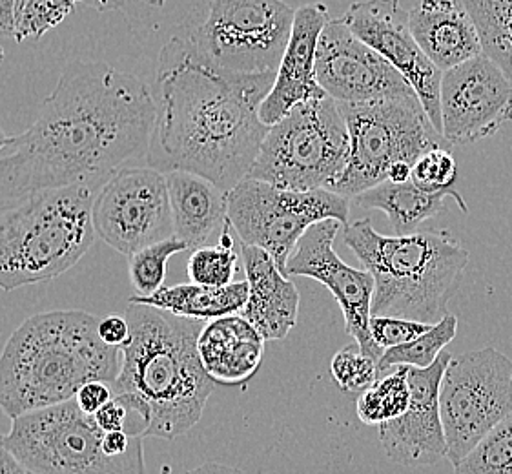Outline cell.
<instances>
[{
	"instance_id": "bcb514c9",
	"label": "cell",
	"mask_w": 512,
	"mask_h": 474,
	"mask_svg": "<svg viewBox=\"0 0 512 474\" xmlns=\"http://www.w3.org/2000/svg\"><path fill=\"white\" fill-rule=\"evenodd\" d=\"M31 474H33V473H31Z\"/></svg>"
},
{
	"instance_id": "603a6c76",
	"label": "cell",
	"mask_w": 512,
	"mask_h": 474,
	"mask_svg": "<svg viewBox=\"0 0 512 474\" xmlns=\"http://www.w3.org/2000/svg\"><path fill=\"white\" fill-rule=\"evenodd\" d=\"M168 196L174 219V236L188 250L205 247L228 223V194L205 177L190 172H168Z\"/></svg>"
},
{
	"instance_id": "7a4b0ae2",
	"label": "cell",
	"mask_w": 512,
	"mask_h": 474,
	"mask_svg": "<svg viewBox=\"0 0 512 474\" xmlns=\"http://www.w3.org/2000/svg\"><path fill=\"white\" fill-rule=\"evenodd\" d=\"M276 73H228L179 35L159 55L157 119L146 165L205 177L226 194L248 177L268 134L259 117Z\"/></svg>"
},
{
	"instance_id": "f35d334b",
	"label": "cell",
	"mask_w": 512,
	"mask_h": 474,
	"mask_svg": "<svg viewBox=\"0 0 512 474\" xmlns=\"http://www.w3.org/2000/svg\"><path fill=\"white\" fill-rule=\"evenodd\" d=\"M21 0H0V37L15 35V21Z\"/></svg>"
},
{
	"instance_id": "4fadbf2b",
	"label": "cell",
	"mask_w": 512,
	"mask_h": 474,
	"mask_svg": "<svg viewBox=\"0 0 512 474\" xmlns=\"http://www.w3.org/2000/svg\"><path fill=\"white\" fill-rule=\"evenodd\" d=\"M95 234L124 256L174 236L166 174L152 166H128L95 194Z\"/></svg>"
},
{
	"instance_id": "d6a6232c",
	"label": "cell",
	"mask_w": 512,
	"mask_h": 474,
	"mask_svg": "<svg viewBox=\"0 0 512 474\" xmlns=\"http://www.w3.org/2000/svg\"><path fill=\"white\" fill-rule=\"evenodd\" d=\"M458 179V163L451 152V146H432L412 163L410 181L427 192L454 190Z\"/></svg>"
},
{
	"instance_id": "4316f807",
	"label": "cell",
	"mask_w": 512,
	"mask_h": 474,
	"mask_svg": "<svg viewBox=\"0 0 512 474\" xmlns=\"http://www.w3.org/2000/svg\"><path fill=\"white\" fill-rule=\"evenodd\" d=\"M409 367H396L387 376H379L369 389L359 394L356 413L365 425H381L396 420L409 409Z\"/></svg>"
},
{
	"instance_id": "7bdbcfd3",
	"label": "cell",
	"mask_w": 512,
	"mask_h": 474,
	"mask_svg": "<svg viewBox=\"0 0 512 474\" xmlns=\"http://www.w3.org/2000/svg\"><path fill=\"white\" fill-rule=\"evenodd\" d=\"M77 2H81L84 6H90V8L97 11L121 10L126 4V0H77Z\"/></svg>"
},
{
	"instance_id": "3957f363",
	"label": "cell",
	"mask_w": 512,
	"mask_h": 474,
	"mask_svg": "<svg viewBox=\"0 0 512 474\" xmlns=\"http://www.w3.org/2000/svg\"><path fill=\"white\" fill-rule=\"evenodd\" d=\"M124 316L130 340L121 349V371L110 383L113 398L130 411L128 433L175 440L194 429L216 391L197 351L205 321L134 303Z\"/></svg>"
},
{
	"instance_id": "83f0119b",
	"label": "cell",
	"mask_w": 512,
	"mask_h": 474,
	"mask_svg": "<svg viewBox=\"0 0 512 474\" xmlns=\"http://www.w3.org/2000/svg\"><path fill=\"white\" fill-rule=\"evenodd\" d=\"M456 334H458V318L447 312L441 321L432 325V329L421 334L420 338L383 352L378 361L379 376H383L385 371H390L394 367H414V369L431 367L432 363L438 360L443 349L456 338Z\"/></svg>"
},
{
	"instance_id": "7c38bea8",
	"label": "cell",
	"mask_w": 512,
	"mask_h": 474,
	"mask_svg": "<svg viewBox=\"0 0 512 474\" xmlns=\"http://www.w3.org/2000/svg\"><path fill=\"white\" fill-rule=\"evenodd\" d=\"M447 460L452 467L512 414V361L494 347L451 358L440 387Z\"/></svg>"
},
{
	"instance_id": "74e56055",
	"label": "cell",
	"mask_w": 512,
	"mask_h": 474,
	"mask_svg": "<svg viewBox=\"0 0 512 474\" xmlns=\"http://www.w3.org/2000/svg\"><path fill=\"white\" fill-rule=\"evenodd\" d=\"M99 336L101 340L115 347V349H123L124 345L130 340V323L126 320V316H106L99 320Z\"/></svg>"
},
{
	"instance_id": "d590c367",
	"label": "cell",
	"mask_w": 512,
	"mask_h": 474,
	"mask_svg": "<svg viewBox=\"0 0 512 474\" xmlns=\"http://www.w3.org/2000/svg\"><path fill=\"white\" fill-rule=\"evenodd\" d=\"M113 398L112 387L110 383L93 380V382L84 383L81 389L75 394V402L86 414H95L106 403Z\"/></svg>"
},
{
	"instance_id": "836d02e7",
	"label": "cell",
	"mask_w": 512,
	"mask_h": 474,
	"mask_svg": "<svg viewBox=\"0 0 512 474\" xmlns=\"http://www.w3.org/2000/svg\"><path fill=\"white\" fill-rule=\"evenodd\" d=\"M332 378L341 391L363 392L378 380V361L361 351L358 343L347 345L332 358Z\"/></svg>"
},
{
	"instance_id": "b9f144b4",
	"label": "cell",
	"mask_w": 512,
	"mask_h": 474,
	"mask_svg": "<svg viewBox=\"0 0 512 474\" xmlns=\"http://www.w3.org/2000/svg\"><path fill=\"white\" fill-rule=\"evenodd\" d=\"M410 174H412V163L401 161V163H396V165H392V168H390L389 181H392V183H405V181H410Z\"/></svg>"
},
{
	"instance_id": "9a60e30c",
	"label": "cell",
	"mask_w": 512,
	"mask_h": 474,
	"mask_svg": "<svg viewBox=\"0 0 512 474\" xmlns=\"http://www.w3.org/2000/svg\"><path fill=\"white\" fill-rule=\"evenodd\" d=\"M343 227L338 219H325L308 228L288 258L287 274L325 285L343 310L347 332L361 351L379 361L385 351L374 343L369 329L376 283L367 268L350 267L336 254L334 239Z\"/></svg>"
},
{
	"instance_id": "484cf974",
	"label": "cell",
	"mask_w": 512,
	"mask_h": 474,
	"mask_svg": "<svg viewBox=\"0 0 512 474\" xmlns=\"http://www.w3.org/2000/svg\"><path fill=\"white\" fill-rule=\"evenodd\" d=\"M471 17L482 53L512 81V0H460Z\"/></svg>"
},
{
	"instance_id": "7402d4cb",
	"label": "cell",
	"mask_w": 512,
	"mask_h": 474,
	"mask_svg": "<svg viewBox=\"0 0 512 474\" xmlns=\"http://www.w3.org/2000/svg\"><path fill=\"white\" fill-rule=\"evenodd\" d=\"M265 341L241 314H230L205 323L197 340V351L214 382L243 385L259 371Z\"/></svg>"
},
{
	"instance_id": "8992f818",
	"label": "cell",
	"mask_w": 512,
	"mask_h": 474,
	"mask_svg": "<svg viewBox=\"0 0 512 474\" xmlns=\"http://www.w3.org/2000/svg\"><path fill=\"white\" fill-rule=\"evenodd\" d=\"M95 194L70 186L0 203V290L52 281L84 258L97 236Z\"/></svg>"
},
{
	"instance_id": "ee69618b",
	"label": "cell",
	"mask_w": 512,
	"mask_h": 474,
	"mask_svg": "<svg viewBox=\"0 0 512 474\" xmlns=\"http://www.w3.org/2000/svg\"><path fill=\"white\" fill-rule=\"evenodd\" d=\"M139 2H143V4H148V6H154V8H161L166 4V0H139Z\"/></svg>"
},
{
	"instance_id": "ba28073f",
	"label": "cell",
	"mask_w": 512,
	"mask_h": 474,
	"mask_svg": "<svg viewBox=\"0 0 512 474\" xmlns=\"http://www.w3.org/2000/svg\"><path fill=\"white\" fill-rule=\"evenodd\" d=\"M339 106L349 128L350 154L330 190L349 199L387 181L392 165L414 163L432 146H452L432 126L418 95Z\"/></svg>"
},
{
	"instance_id": "e575fe53",
	"label": "cell",
	"mask_w": 512,
	"mask_h": 474,
	"mask_svg": "<svg viewBox=\"0 0 512 474\" xmlns=\"http://www.w3.org/2000/svg\"><path fill=\"white\" fill-rule=\"evenodd\" d=\"M369 329L374 343L381 351H387L420 338L432 325L394 316H370Z\"/></svg>"
},
{
	"instance_id": "ffe728a7",
	"label": "cell",
	"mask_w": 512,
	"mask_h": 474,
	"mask_svg": "<svg viewBox=\"0 0 512 474\" xmlns=\"http://www.w3.org/2000/svg\"><path fill=\"white\" fill-rule=\"evenodd\" d=\"M248 299L239 312L267 341L285 340L296 327L299 292L263 248L241 243Z\"/></svg>"
},
{
	"instance_id": "52a82bcc",
	"label": "cell",
	"mask_w": 512,
	"mask_h": 474,
	"mask_svg": "<svg viewBox=\"0 0 512 474\" xmlns=\"http://www.w3.org/2000/svg\"><path fill=\"white\" fill-rule=\"evenodd\" d=\"M345 115L332 97L297 104L268 128L248 177L308 192L332 188L349 163Z\"/></svg>"
},
{
	"instance_id": "1f68e13d",
	"label": "cell",
	"mask_w": 512,
	"mask_h": 474,
	"mask_svg": "<svg viewBox=\"0 0 512 474\" xmlns=\"http://www.w3.org/2000/svg\"><path fill=\"white\" fill-rule=\"evenodd\" d=\"M75 4L77 0H21L13 39H39L72 15Z\"/></svg>"
},
{
	"instance_id": "277c9868",
	"label": "cell",
	"mask_w": 512,
	"mask_h": 474,
	"mask_svg": "<svg viewBox=\"0 0 512 474\" xmlns=\"http://www.w3.org/2000/svg\"><path fill=\"white\" fill-rule=\"evenodd\" d=\"M99 320L84 310H52L24 321L0 354L2 413L15 420L73 400L84 383H112L123 354L101 340Z\"/></svg>"
},
{
	"instance_id": "5bb4252c",
	"label": "cell",
	"mask_w": 512,
	"mask_h": 474,
	"mask_svg": "<svg viewBox=\"0 0 512 474\" xmlns=\"http://www.w3.org/2000/svg\"><path fill=\"white\" fill-rule=\"evenodd\" d=\"M319 86L339 104L414 97L416 92L383 55L354 35L345 21L330 19L316 52Z\"/></svg>"
},
{
	"instance_id": "30bf717a",
	"label": "cell",
	"mask_w": 512,
	"mask_h": 474,
	"mask_svg": "<svg viewBox=\"0 0 512 474\" xmlns=\"http://www.w3.org/2000/svg\"><path fill=\"white\" fill-rule=\"evenodd\" d=\"M294 17L285 0H210L205 21L181 37L217 70L277 73Z\"/></svg>"
},
{
	"instance_id": "2e32d148",
	"label": "cell",
	"mask_w": 512,
	"mask_h": 474,
	"mask_svg": "<svg viewBox=\"0 0 512 474\" xmlns=\"http://www.w3.org/2000/svg\"><path fill=\"white\" fill-rule=\"evenodd\" d=\"M512 119V81L498 64L478 55L443 72L441 135L467 145L496 134Z\"/></svg>"
},
{
	"instance_id": "6da1fadb",
	"label": "cell",
	"mask_w": 512,
	"mask_h": 474,
	"mask_svg": "<svg viewBox=\"0 0 512 474\" xmlns=\"http://www.w3.org/2000/svg\"><path fill=\"white\" fill-rule=\"evenodd\" d=\"M157 104L148 86L106 62L73 61L26 132L0 150V203L57 188L99 192L146 165Z\"/></svg>"
},
{
	"instance_id": "8d00e7d4",
	"label": "cell",
	"mask_w": 512,
	"mask_h": 474,
	"mask_svg": "<svg viewBox=\"0 0 512 474\" xmlns=\"http://www.w3.org/2000/svg\"><path fill=\"white\" fill-rule=\"evenodd\" d=\"M93 418L104 433L128 431L130 427V411L117 398H112L104 407H101L97 413L93 414Z\"/></svg>"
},
{
	"instance_id": "f1b7e54d",
	"label": "cell",
	"mask_w": 512,
	"mask_h": 474,
	"mask_svg": "<svg viewBox=\"0 0 512 474\" xmlns=\"http://www.w3.org/2000/svg\"><path fill=\"white\" fill-rule=\"evenodd\" d=\"M232 225L226 223L219 234L217 245H205L195 248L188 259V278L192 283L205 287H226L234 283L237 272L239 254L236 250V239L232 236Z\"/></svg>"
},
{
	"instance_id": "ac0fdd59",
	"label": "cell",
	"mask_w": 512,
	"mask_h": 474,
	"mask_svg": "<svg viewBox=\"0 0 512 474\" xmlns=\"http://www.w3.org/2000/svg\"><path fill=\"white\" fill-rule=\"evenodd\" d=\"M451 358L449 352H441L427 369L409 367V409L396 420L379 425V440L394 464L429 467L447 458L440 387Z\"/></svg>"
},
{
	"instance_id": "d4e9b609",
	"label": "cell",
	"mask_w": 512,
	"mask_h": 474,
	"mask_svg": "<svg viewBox=\"0 0 512 474\" xmlns=\"http://www.w3.org/2000/svg\"><path fill=\"white\" fill-rule=\"evenodd\" d=\"M248 299V281H234L226 287H205L197 283H183L175 287H161L150 296H132L128 303L148 305L172 312L181 318L212 321L230 314H239Z\"/></svg>"
},
{
	"instance_id": "44dd1931",
	"label": "cell",
	"mask_w": 512,
	"mask_h": 474,
	"mask_svg": "<svg viewBox=\"0 0 512 474\" xmlns=\"http://www.w3.org/2000/svg\"><path fill=\"white\" fill-rule=\"evenodd\" d=\"M410 30L441 72L482 55L476 26L460 0H420L409 11Z\"/></svg>"
},
{
	"instance_id": "9c48e42d",
	"label": "cell",
	"mask_w": 512,
	"mask_h": 474,
	"mask_svg": "<svg viewBox=\"0 0 512 474\" xmlns=\"http://www.w3.org/2000/svg\"><path fill=\"white\" fill-rule=\"evenodd\" d=\"M4 444L33 474H146L143 444L112 458L93 414L73 400L11 420Z\"/></svg>"
},
{
	"instance_id": "f546056e",
	"label": "cell",
	"mask_w": 512,
	"mask_h": 474,
	"mask_svg": "<svg viewBox=\"0 0 512 474\" xmlns=\"http://www.w3.org/2000/svg\"><path fill=\"white\" fill-rule=\"evenodd\" d=\"M188 250L179 237H168L128 256V274L137 296H150L163 287L168 259Z\"/></svg>"
},
{
	"instance_id": "ab89813d",
	"label": "cell",
	"mask_w": 512,
	"mask_h": 474,
	"mask_svg": "<svg viewBox=\"0 0 512 474\" xmlns=\"http://www.w3.org/2000/svg\"><path fill=\"white\" fill-rule=\"evenodd\" d=\"M0 474H31L28 467L6 447L4 436H0Z\"/></svg>"
},
{
	"instance_id": "5b68a950",
	"label": "cell",
	"mask_w": 512,
	"mask_h": 474,
	"mask_svg": "<svg viewBox=\"0 0 512 474\" xmlns=\"http://www.w3.org/2000/svg\"><path fill=\"white\" fill-rule=\"evenodd\" d=\"M343 239L376 283L372 316L436 325L469 263V252L447 230L383 236L361 219L343 227Z\"/></svg>"
},
{
	"instance_id": "d6986e66",
	"label": "cell",
	"mask_w": 512,
	"mask_h": 474,
	"mask_svg": "<svg viewBox=\"0 0 512 474\" xmlns=\"http://www.w3.org/2000/svg\"><path fill=\"white\" fill-rule=\"evenodd\" d=\"M328 21L327 6L319 2L296 11L276 81L259 108V117L267 126L281 121L297 104L327 97L316 79V52L321 31Z\"/></svg>"
},
{
	"instance_id": "8fae6325",
	"label": "cell",
	"mask_w": 512,
	"mask_h": 474,
	"mask_svg": "<svg viewBox=\"0 0 512 474\" xmlns=\"http://www.w3.org/2000/svg\"><path fill=\"white\" fill-rule=\"evenodd\" d=\"M349 214V197L328 188L297 192L245 177L228 192V221L239 241L263 248L285 274L288 258L308 228L325 219L347 225Z\"/></svg>"
},
{
	"instance_id": "60d3db41",
	"label": "cell",
	"mask_w": 512,
	"mask_h": 474,
	"mask_svg": "<svg viewBox=\"0 0 512 474\" xmlns=\"http://www.w3.org/2000/svg\"><path fill=\"white\" fill-rule=\"evenodd\" d=\"M185 474H245L237 467H230V465L216 464V462H208V464L199 465L195 469L186 471Z\"/></svg>"
},
{
	"instance_id": "e0dca14e",
	"label": "cell",
	"mask_w": 512,
	"mask_h": 474,
	"mask_svg": "<svg viewBox=\"0 0 512 474\" xmlns=\"http://www.w3.org/2000/svg\"><path fill=\"white\" fill-rule=\"evenodd\" d=\"M354 35L383 55L409 81L432 126L441 134L443 72L423 53L400 0H361L341 17Z\"/></svg>"
},
{
	"instance_id": "4dcf8cb0",
	"label": "cell",
	"mask_w": 512,
	"mask_h": 474,
	"mask_svg": "<svg viewBox=\"0 0 512 474\" xmlns=\"http://www.w3.org/2000/svg\"><path fill=\"white\" fill-rule=\"evenodd\" d=\"M456 474H512V414L454 465Z\"/></svg>"
},
{
	"instance_id": "cb8c5ba5",
	"label": "cell",
	"mask_w": 512,
	"mask_h": 474,
	"mask_svg": "<svg viewBox=\"0 0 512 474\" xmlns=\"http://www.w3.org/2000/svg\"><path fill=\"white\" fill-rule=\"evenodd\" d=\"M447 196L454 197L465 214L469 212L460 192H456V190L427 192L420 186L414 185L412 181L392 183L387 179V181L361 192L354 199H356L358 207L385 212L396 236H410L418 230L423 221L436 216L445 208V197Z\"/></svg>"
},
{
	"instance_id": "f6af8a7d",
	"label": "cell",
	"mask_w": 512,
	"mask_h": 474,
	"mask_svg": "<svg viewBox=\"0 0 512 474\" xmlns=\"http://www.w3.org/2000/svg\"><path fill=\"white\" fill-rule=\"evenodd\" d=\"M8 139H10V137H8V135H6V132H4L2 128H0V150H2L4 146H6V143H8Z\"/></svg>"
}]
</instances>
